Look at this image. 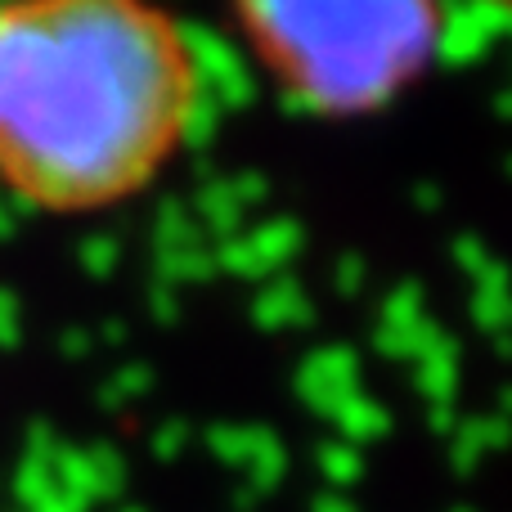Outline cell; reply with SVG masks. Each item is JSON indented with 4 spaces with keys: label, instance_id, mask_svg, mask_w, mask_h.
<instances>
[{
    "label": "cell",
    "instance_id": "6da1fadb",
    "mask_svg": "<svg viewBox=\"0 0 512 512\" xmlns=\"http://www.w3.org/2000/svg\"><path fill=\"white\" fill-rule=\"evenodd\" d=\"M203 108L194 41L131 0L0 5V189L45 216L131 203Z\"/></svg>",
    "mask_w": 512,
    "mask_h": 512
},
{
    "label": "cell",
    "instance_id": "7a4b0ae2",
    "mask_svg": "<svg viewBox=\"0 0 512 512\" xmlns=\"http://www.w3.org/2000/svg\"><path fill=\"white\" fill-rule=\"evenodd\" d=\"M243 50L283 104L324 122L373 117L400 104L450 41L441 5H239Z\"/></svg>",
    "mask_w": 512,
    "mask_h": 512
}]
</instances>
